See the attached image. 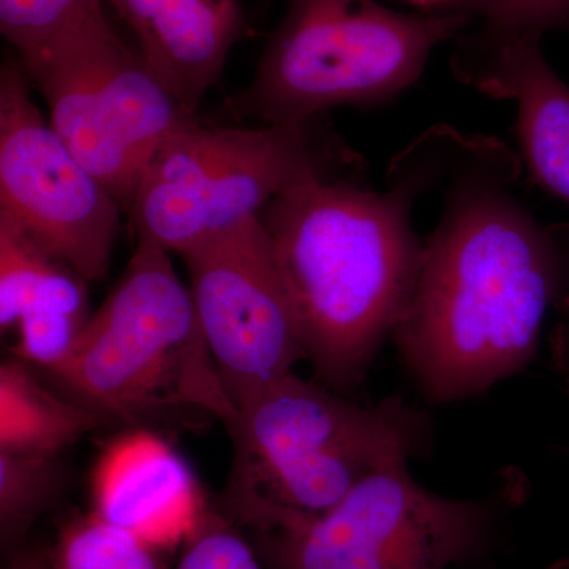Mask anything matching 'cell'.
<instances>
[{
    "label": "cell",
    "mask_w": 569,
    "mask_h": 569,
    "mask_svg": "<svg viewBox=\"0 0 569 569\" xmlns=\"http://www.w3.org/2000/svg\"><path fill=\"white\" fill-rule=\"evenodd\" d=\"M443 211L391 339L427 399L458 402L522 372L569 302V223L519 200L522 162L496 138L436 127L413 141Z\"/></svg>",
    "instance_id": "obj_1"
},
{
    "label": "cell",
    "mask_w": 569,
    "mask_h": 569,
    "mask_svg": "<svg viewBox=\"0 0 569 569\" xmlns=\"http://www.w3.org/2000/svg\"><path fill=\"white\" fill-rule=\"evenodd\" d=\"M385 192L312 178L261 212L307 361L321 385L348 391L392 337L417 288L425 242L411 209L425 194L397 156Z\"/></svg>",
    "instance_id": "obj_2"
},
{
    "label": "cell",
    "mask_w": 569,
    "mask_h": 569,
    "mask_svg": "<svg viewBox=\"0 0 569 569\" xmlns=\"http://www.w3.org/2000/svg\"><path fill=\"white\" fill-rule=\"evenodd\" d=\"M227 429L234 455L224 515L253 535L321 518L370 475L425 455L432 436L429 417L402 396L361 406L295 372Z\"/></svg>",
    "instance_id": "obj_3"
},
{
    "label": "cell",
    "mask_w": 569,
    "mask_h": 569,
    "mask_svg": "<svg viewBox=\"0 0 569 569\" xmlns=\"http://www.w3.org/2000/svg\"><path fill=\"white\" fill-rule=\"evenodd\" d=\"M50 372L100 418L140 425L181 408L219 418L238 410L220 380L190 288L170 253L137 244L126 271Z\"/></svg>",
    "instance_id": "obj_4"
},
{
    "label": "cell",
    "mask_w": 569,
    "mask_h": 569,
    "mask_svg": "<svg viewBox=\"0 0 569 569\" xmlns=\"http://www.w3.org/2000/svg\"><path fill=\"white\" fill-rule=\"evenodd\" d=\"M231 114L302 126L336 107H373L415 84L430 56L470 24L460 13H403L378 0H287Z\"/></svg>",
    "instance_id": "obj_5"
},
{
    "label": "cell",
    "mask_w": 569,
    "mask_h": 569,
    "mask_svg": "<svg viewBox=\"0 0 569 569\" xmlns=\"http://www.w3.org/2000/svg\"><path fill=\"white\" fill-rule=\"evenodd\" d=\"M356 164L347 149L302 126L224 127L198 119L153 153L129 213L137 244L182 254L260 217L272 200L312 178Z\"/></svg>",
    "instance_id": "obj_6"
},
{
    "label": "cell",
    "mask_w": 569,
    "mask_h": 569,
    "mask_svg": "<svg viewBox=\"0 0 569 569\" xmlns=\"http://www.w3.org/2000/svg\"><path fill=\"white\" fill-rule=\"evenodd\" d=\"M512 478L492 496L452 498L419 485L408 462L370 475L335 509L291 529L254 535L268 569H449L485 557L508 507Z\"/></svg>",
    "instance_id": "obj_7"
},
{
    "label": "cell",
    "mask_w": 569,
    "mask_h": 569,
    "mask_svg": "<svg viewBox=\"0 0 569 569\" xmlns=\"http://www.w3.org/2000/svg\"><path fill=\"white\" fill-rule=\"evenodd\" d=\"M22 67L47 100L52 129L123 213L132 208L157 149L197 119L123 44L107 18Z\"/></svg>",
    "instance_id": "obj_8"
},
{
    "label": "cell",
    "mask_w": 569,
    "mask_h": 569,
    "mask_svg": "<svg viewBox=\"0 0 569 569\" xmlns=\"http://www.w3.org/2000/svg\"><path fill=\"white\" fill-rule=\"evenodd\" d=\"M122 208L44 121L22 63L0 71V223L86 282L110 271Z\"/></svg>",
    "instance_id": "obj_9"
},
{
    "label": "cell",
    "mask_w": 569,
    "mask_h": 569,
    "mask_svg": "<svg viewBox=\"0 0 569 569\" xmlns=\"http://www.w3.org/2000/svg\"><path fill=\"white\" fill-rule=\"evenodd\" d=\"M181 257L224 392L242 410L306 359L268 233L253 217Z\"/></svg>",
    "instance_id": "obj_10"
},
{
    "label": "cell",
    "mask_w": 569,
    "mask_h": 569,
    "mask_svg": "<svg viewBox=\"0 0 569 569\" xmlns=\"http://www.w3.org/2000/svg\"><path fill=\"white\" fill-rule=\"evenodd\" d=\"M541 40L478 31L460 41L452 70L477 91L516 103L522 168L569 204V84L550 67Z\"/></svg>",
    "instance_id": "obj_11"
},
{
    "label": "cell",
    "mask_w": 569,
    "mask_h": 569,
    "mask_svg": "<svg viewBox=\"0 0 569 569\" xmlns=\"http://www.w3.org/2000/svg\"><path fill=\"white\" fill-rule=\"evenodd\" d=\"M92 496L93 512L157 550L186 545L208 512L181 456L142 429L108 447L93 473Z\"/></svg>",
    "instance_id": "obj_12"
},
{
    "label": "cell",
    "mask_w": 569,
    "mask_h": 569,
    "mask_svg": "<svg viewBox=\"0 0 569 569\" xmlns=\"http://www.w3.org/2000/svg\"><path fill=\"white\" fill-rule=\"evenodd\" d=\"M140 43L153 77L190 116L246 36L241 0H108Z\"/></svg>",
    "instance_id": "obj_13"
},
{
    "label": "cell",
    "mask_w": 569,
    "mask_h": 569,
    "mask_svg": "<svg viewBox=\"0 0 569 569\" xmlns=\"http://www.w3.org/2000/svg\"><path fill=\"white\" fill-rule=\"evenodd\" d=\"M86 280L0 223V328H18L14 355L54 369L88 323Z\"/></svg>",
    "instance_id": "obj_14"
},
{
    "label": "cell",
    "mask_w": 569,
    "mask_h": 569,
    "mask_svg": "<svg viewBox=\"0 0 569 569\" xmlns=\"http://www.w3.org/2000/svg\"><path fill=\"white\" fill-rule=\"evenodd\" d=\"M102 421L77 400L47 391L20 358L0 367V451L58 456Z\"/></svg>",
    "instance_id": "obj_15"
},
{
    "label": "cell",
    "mask_w": 569,
    "mask_h": 569,
    "mask_svg": "<svg viewBox=\"0 0 569 569\" xmlns=\"http://www.w3.org/2000/svg\"><path fill=\"white\" fill-rule=\"evenodd\" d=\"M58 456L0 451V537L3 549L20 545L36 520L66 488Z\"/></svg>",
    "instance_id": "obj_16"
},
{
    "label": "cell",
    "mask_w": 569,
    "mask_h": 569,
    "mask_svg": "<svg viewBox=\"0 0 569 569\" xmlns=\"http://www.w3.org/2000/svg\"><path fill=\"white\" fill-rule=\"evenodd\" d=\"M103 0H0V31L21 62L103 20Z\"/></svg>",
    "instance_id": "obj_17"
},
{
    "label": "cell",
    "mask_w": 569,
    "mask_h": 569,
    "mask_svg": "<svg viewBox=\"0 0 569 569\" xmlns=\"http://www.w3.org/2000/svg\"><path fill=\"white\" fill-rule=\"evenodd\" d=\"M157 549L97 512L63 529L50 569H160Z\"/></svg>",
    "instance_id": "obj_18"
},
{
    "label": "cell",
    "mask_w": 569,
    "mask_h": 569,
    "mask_svg": "<svg viewBox=\"0 0 569 569\" xmlns=\"http://www.w3.org/2000/svg\"><path fill=\"white\" fill-rule=\"evenodd\" d=\"M451 13L481 21L479 32L496 37H542L569 32V0H459Z\"/></svg>",
    "instance_id": "obj_19"
},
{
    "label": "cell",
    "mask_w": 569,
    "mask_h": 569,
    "mask_svg": "<svg viewBox=\"0 0 569 569\" xmlns=\"http://www.w3.org/2000/svg\"><path fill=\"white\" fill-rule=\"evenodd\" d=\"M176 569H264L260 557L223 516L206 512Z\"/></svg>",
    "instance_id": "obj_20"
},
{
    "label": "cell",
    "mask_w": 569,
    "mask_h": 569,
    "mask_svg": "<svg viewBox=\"0 0 569 569\" xmlns=\"http://www.w3.org/2000/svg\"><path fill=\"white\" fill-rule=\"evenodd\" d=\"M559 323L552 335L550 350H552L553 365L563 378L569 397V302L561 307Z\"/></svg>",
    "instance_id": "obj_21"
},
{
    "label": "cell",
    "mask_w": 569,
    "mask_h": 569,
    "mask_svg": "<svg viewBox=\"0 0 569 569\" xmlns=\"http://www.w3.org/2000/svg\"><path fill=\"white\" fill-rule=\"evenodd\" d=\"M418 2L425 3L429 11H443V13H451L459 0H418Z\"/></svg>",
    "instance_id": "obj_22"
},
{
    "label": "cell",
    "mask_w": 569,
    "mask_h": 569,
    "mask_svg": "<svg viewBox=\"0 0 569 569\" xmlns=\"http://www.w3.org/2000/svg\"><path fill=\"white\" fill-rule=\"evenodd\" d=\"M13 569H50V568H39V567H32V565H28V567H17Z\"/></svg>",
    "instance_id": "obj_23"
},
{
    "label": "cell",
    "mask_w": 569,
    "mask_h": 569,
    "mask_svg": "<svg viewBox=\"0 0 569 569\" xmlns=\"http://www.w3.org/2000/svg\"><path fill=\"white\" fill-rule=\"evenodd\" d=\"M565 569H568V568H565Z\"/></svg>",
    "instance_id": "obj_24"
}]
</instances>
